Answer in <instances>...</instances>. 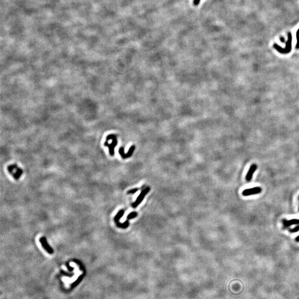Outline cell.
<instances>
[{
    "instance_id": "6da1fadb",
    "label": "cell",
    "mask_w": 299,
    "mask_h": 299,
    "mask_svg": "<svg viewBox=\"0 0 299 299\" xmlns=\"http://www.w3.org/2000/svg\"><path fill=\"white\" fill-rule=\"evenodd\" d=\"M274 48L278 52L281 54H288L289 53L291 50L292 48V34L289 32L288 34V40L286 42V46L284 48L279 46L277 43H274L273 45Z\"/></svg>"
},
{
    "instance_id": "7a4b0ae2",
    "label": "cell",
    "mask_w": 299,
    "mask_h": 299,
    "mask_svg": "<svg viewBox=\"0 0 299 299\" xmlns=\"http://www.w3.org/2000/svg\"><path fill=\"white\" fill-rule=\"evenodd\" d=\"M110 140H112L111 143V144H108L107 142L105 141V143H104V145L106 147H108L110 154L113 156L114 155V149L116 147L117 144V136L116 135H114V134H110V135H108L106 137V141H109Z\"/></svg>"
},
{
    "instance_id": "4fadbf2b",
    "label": "cell",
    "mask_w": 299,
    "mask_h": 299,
    "mask_svg": "<svg viewBox=\"0 0 299 299\" xmlns=\"http://www.w3.org/2000/svg\"><path fill=\"white\" fill-rule=\"evenodd\" d=\"M83 277H84V275H81L80 276H79V277L78 278V279L77 280H76V281L73 283V284L72 285V287L73 288V287L76 286L78 284H79V283L82 280L83 278Z\"/></svg>"
},
{
    "instance_id": "5bb4252c",
    "label": "cell",
    "mask_w": 299,
    "mask_h": 299,
    "mask_svg": "<svg viewBox=\"0 0 299 299\" xmlns=\"http://www.w3.org/2000/svg\"><path fill=\"white\" fill-rule=\"evenodd\" d=\"M299 225H298L297 226H296L295 227H294V228H292V229H290L289 232L291 233H296V232H299Z\"/></svg>"
},
{
    "instance_id": "ffe728a7",
    "label": "cell",
    "mask_w": 299,
    "mask_h": 299,
    "mask_svg": "<svg viewBox=\"0 0 299 299\" xmlns=\"http://www.w3.org/2000/svg\"></svg>"
},
{
    "instance_id": "2e32d148",
    "label": "cell",
    "mask_w": 299,
    "mask_h": 299,
    "mask_svg": "<svg viewBox=\"0 0 299 299\" xmlns=\"http://www.w3.org/2000/svg\"><path fill=\"white\" fill-rule=\"evenodd\" d=\"M201 0H193V5L194 6H198Z\"/></svg>"
},
{
    "instance_id": "e0dca14e",
    "label": "cell",
    "mask_w": 299,
    "mask_h": 299,
    "mask_svg": "<svg viewBox=\"0 0 299 299\" xmlns=\"http://www.w3.org/2000/svg\"><path fill=\"white\" fill-rule=\"evenodd\" d=\"M280 41L282 42V43H284L285 41V38L282 37H280Z\"/></svg>"
},
{
    "instance_id": "7c38bea8",
    "label": "cell",
    "mask_w": 299,
    "mask_h": 299,
    "mask_svg": "<svg viewBox=\"0 0 299 299\" xmlns=\"http://www.w3.org/2000/svg\"><path fill=\"white\" fill-rule=\"evenodd\" d=\"M137 216V213L136 212H131L128 215H127V220H130V219H132L133 218H135V217H136Z\"/></svg>"
},
{
    "instance_id": "ba28073f",
    "label": "cell",
    "mask_w": 299,
    "mask_h": 299,
    "mask_svg": "<svg viewBox=\"0 0 299 299\" xmlns=\"http://www.w3.org/2000/svg\"><path fill=\"white\" fill-rule=\"evenodd\" d=\"M282 224L284 228H288L292 225H299V219H292L291 220H286L285 219L282 220Z\"/></svg>"
},
{
    "instance_id": "d6986e66",
    "label": "cell",
    "mask_w": 299,
    "mask_h": 299,
    "mask_svg": "<svg viewBox=\"0 0 299 299\" xmlns=\"http://www.w3.org/2000/svg\"></svg>"
},
{
    "instance_id": "8fae6325",
    "label": "cell",
    "mask_w": 299,
    "mask_h": 299,
    "mask_svg": "<svg viewBox=\"0 0 299 299\" xmlns=\"http://www.w3.org/2000/svg\"><path fill=\"white\" fill-rule=\"evenodd\" d=\"M129 221L127 219L126 221L125 222L123 223H120V222H117L116 223V225L117 227L120 228H122V229H126L129 226Z\"/></svg>"
},
{
    "instance_id": "30bf717a",
    "label": "cell",
    "mask_w": 299,
    "mask_h": 299,
    "mask_svg": "<svg viewBox=\"0 0 299 299\" xmlns=\"http://www.w3.org/2000/svg\"><path fill=\"white\" fill-rule=\"evenodd\" d=\"M124 214V209H121V210H120L118 212L116 215L114 217V221L116 223H117V222H119V220L123 216Z\"/></svg>"
},
{
    "instance_id": "ac0fdd59",
    "label": "cell",
    "mask_w": 299,
    "mask_h": 299,
    "mask_svg": "<svg viewBox=\"0 0 299 299\" xmlns=\"http://www.w3.org/2000/svg\"><path fill=\"white\" fill-rule=\"evenodd\" d=\"M295 241L299 242V235L295 238Z\"/></svg>"
},
{
    "instance_id": "8992f818",
    "label": "cell",
    "mask_w": 299,
    "mask_h": 299,
    "mask_svg": "<svg viewBox=\"0 0 299 299\" xmlns=\"http://www.w3.org/2000/svg\"><path fill=\"white\" fill-rule=\"evenodd\" d=\"M39 241L41 243V245L43 247V248L47 251L49 254H53V252L54 251L53 249L52 248V247L49 245L48 243V242L47 241V239L45 237H42L39 239Z\"/></svg>"
},
{
    "instance_id": "9a60e30c",
    "label": "cell",
    "mask_w": 299,
    "mask_h": 299,
    "mask_svg": "<svg viewBox=\"0 0 299 299\" xmlns=\"http://www.w3.org/2000/svg\"><path fill=\"white\" fill-rule=\"evenodd\" d=\"M139 191V188H134V189H131V190H130L129 191H127V194H134V193L137 192V191Z\"/></svg>"
},
{
    "instance_id": "52a82bcc",
    "label": "cell",
    "mask_w": 299,
    "mask_h": 299,
    "mask_svg": "<svg viewBox=\"0 0 299 299\" xmlns=\"http://www.w3.org/2000/svg\"><path fill=\"white\" fill-rule=\"evenodd\" d=\"M258 168V166L255 164H253L251 165L247 174H246V176H245V179H246V181H248V182H249L251 181L253 178V176L254 175V174L255 173V171L257 170Z\"/></svg>"
},
{
    "instance_id": "3957f363",
    "label": "cell",
    "mask_w": 299,
    "mask_h": 299,
    "mask_svg": "<svg viewBox=\"0 0 299 299\" xmlns=\"http://www.w3.org/2000/svg\"><path fill=\"white\" fill-rule=\"evenodd\" d=\"M150 190V188L149 187H146L145 189L143 190L140 193V194H139V196H138V197L137 198V199L135 201V202H134L132 204V207L133 208H136L141 203L143 202V201L144 200V199L145 198V196L149 192Z\"/></svg>"
},
{
    "instance_id": "9c48e42d",
    "label": "cell",
    "mask_w": 299,
    "mask_h": 299,
    "mask_svg": "<svg viewBox=\"0 0 299 299\" xmlns=\"http://www.w3.org/2000/svg\"><path fill=\"white\" fill-rule=\"evenodd\" d=\"M22 174H23V170H22L21 168H19V167H18L17 168L16 171H15L13 174H12V175L13 176V178H14L15 180H18L19 179L20 176Z\"/></svg>"
},
{
    "instance_id": "277c9868",
    "label": "cell",
    "mask_w": 299,
    "mask_h": 299,
    "mask_svg": "<svg viewBox=\"0 0 299 299\" xmlns=\"http://www.w3.org/2000/svg\"><path fill=\"white\" fill-rule=\"evenodd\" d=\"M262 192V189L260 187H255L251 188L244 190L242 192V194L244 196H250L252 195L258 194Z\"/></svg>"
},
{
    "instance_id": "5b68a950",
    "label": "cell",
    "mask_w": 299,
    "mask_h": 299,
    "mask_svg": "<svg viewBox=\"0 0 299 299\" xmlns=\"http://www.w3.org/2000/svg\"><path fill=\"white\" fill-rule=\"evenodd\" d=\"M135 145H133L131 146V147L130 148L129 151L127 152V154H125L124 152V147H121L119 150V153L120 155L121 156V157L123 158V159H126V158H129L130 157L132 154H133V153L134 152V151H135Z\"/></svg>"
}]
</instances>
